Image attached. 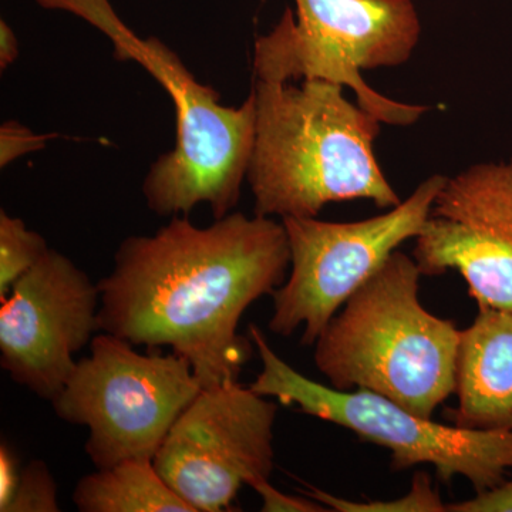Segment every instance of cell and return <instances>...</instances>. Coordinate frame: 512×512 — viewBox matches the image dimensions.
<instances>
[{
	"label": "cell",
	"instance_id": "obj_1",
	"mask_svg": "<svg viewBox=\"0 0 512 512\" xmlns=\"http://www.w3.org/2000/svg\"><path fill=\"white\" fill-rule=\"evenodd\" d=\"M289 266L282 221L232 211L200 228L175 215L156 234L121 242L97 284L99 332L171 348L202 389L239 382L255 346L239 335V320L284 284Z\"/></svg>",
	"mask_w": 512,
	"mask_h": 512
},
{
	"label": "cell",
	"instance_id": "obj_2",
	"mask_svg": "<svg viewBox=\"0 0 512 512\" xmlns=\"http://www.w3.org/2000/svg\"><path fill=\"white\" fill-rule=\"evenodd\" d=\"M256 80L255 140L247 181L261 217L315 218L330 202H402L375 154V114L329 80Z\"/></svg>",
	"mask_w": 512,
	"mask_h": 512
},
{
	"label": "cell",
	"instance_id": "obj_3",
	"mask_svg": "<svg viewBox=\"0 0 512 512\" xmlns=\"http://www.w3.org/2000/svg\"><path fill=\"white\" fill-rule=\"evenodd\" d=\"M100 30L120 62L140 64L168 93L175 110V146L151 164L143 181L148 210L160 217L210 207L214 220L231 214L247 180L255 140V99L224 106L220 93L202 84L180 56L156 36L140 37L117 15L110 0H35Z\"/></svg>",
	"mask_w": 512,
	"mask_h": 512
},
{
	"label": "cell",
	"instance_id": "obj_4",
	"mask_svg": "<svg viewBox=\"0 0 512 512\" xmlns=\"http://www.w3.org/2000/svg\"><path fill=\"white\" fill-rule=\"evenodd\" d=\"M421 276L396 251L333 316L313 345L329 386L369 390L430 419L454 394L461 330L424 308Z\"/></svg>",
	"mask_w": 512,
	"mask_h": 512
},
{
	"label": "cell",
	"instance_id": "obj_5",
	"mask_svg": "<svg viewBox=\"0 0 512 512\" xmlns=\"http://www.w3.org/2000/svg\"><path fill=\"white\" fill-rule=\"evenodd\" d=\"M254 46L256 80L322 79L350 87L357 103L390 126H412L429 107L400 103L367 86L362 70L409 62L420 42L413 0H295Z\"/></svg>",
	"mask_w": 512,
	"mask_h": 512
},
{
	"label": "cell",
	"instance_id": "obj_6",
	"mask_svg": "<svg viewBox=\"0 0 512 512\" xmlns=\"http://www.w3.org/2000/svg\"><path fill=\"white\" fill-rule=\"evenodd\" d=\"M262 370L249 384L255 393L353 431L390 451L396 473L421 464L441 483L464 477L476 493L504 483L512 473V433L444 426L369 390H338L313 382L276 355L264 332L249 326Z\"/></svg>",
	"mask_w": 512,
	"mask_h": 512
},
{
	"label": "cell",
	"instance_id": "obj_7",
	"mask_svg": "<svg viewBox=\"0 0 512 512\" xmlns=\"http://www.w3.org/2000/svg\"><path fill=\"white\" fill-rule=\"evenodd\" d=\"M201 390L183 356L143 355L127 340L101 332L52 404L60 419L89 429L86 454L96 468H107L153 461Z\"/></svg>",
	"mask_w": 512,
	"mask_h": 512
},
{
	"label": "cell",
	"instance_id": "obj_8",
	"mask_svg": "<svg viewBox=\"0 0 512 512\" xmlns=\"http://www.w3.org/2000/svg\"><path fill=\"white\" fill-rule=\"evenodd\" d=\"M446 180L443 174L430 175L397 207L367 220H281L291 252V275L272 293L271 332L289 338L303 329L302 345H315L350 296L403 242L420 234Z\"/></svg>",
	"mask_w": 512,
	"mask_h": 512
},
{
	"label": "cell",
	"instance_id": "obj_9",
	"mask_svg": "<svg viewBox=\"0 0 512 512\" xmlns=\"http://www.w3.org/2000/svg\"><path fill=\"white\" fill-rule=\"evenodd\" d=\"M278 404L239 382L202 389L154 457L165 483L195 512L231 510L239 490L274 470Z\"/></svg>",
	"mask_w": 512,
	"mask_h": 512
},
{
	"label": "cell",
	"instance_id": "obj_10",
	"mask_svg": "<svg viewBox=\"0 0 512 512\" xmlns=\"http://www.w3.org/2000/svg\"><path fill=\"white\" fill-rule=\"evenodd\" d=\"M100 291L66 255L49 249L0 301V365L52 402L99 332Z\"/></svg>",
	"mask_w": 512,
	"mask_h": 512
},
{
	"label": "cell",
	"instance_id": "obj_11",
	"mask_svg": "<svg viewBox=\"0 0 512 512\" xmlns=\"http://www.w3.org/2000/svg\"><path fill=\"white\" fill-rule=\"evenodd\" d=\"M414 239L421 275L457 271L477 306L511 311L512 158L447 177Z\"/></svg>",
	"mask_w": 512,
	"mask_h": 512
},
{
	"label": "cell",
	"instance_id": "obj_12",
	"mask_svg": "<svg viewBox=\"0 0 512 512\" xmlns=\"http://www.w3.org/2000/svg\"><path fill=\"white\" fill-rule=\"evenodd\" d=\"M454 394L444 412L453 426L512 433V309L478 306L461 330Z\"/></svg>",
	"mask_w": 512,
	"mask_h": 512
},
{
	"label": "cell",
	"instance_id": "obj_13",
	"mask_svg": "<svg viewBox=\"0 0 512 512\" xmlns=\"http://www.w3.org/2000/svg\"><path fill=\"white\" fill-rule=\"evenodd\" d=\"M82 512H195L163 477L151 460H126L77 483L72 497Z\"/></svg>",
	"mask_w": 512,
	"mask_h": 512
},
{
	"label": "cell",
	"instance_id": "obj_14",
	"mask_svg": "<svg viewBox=\"0 0 512 512\" xmlns=\"http://www.w3.org/2000/svg\"><path fill=\"white\" fill-rule=\"evenodd\" d=\"M49 249L45 238L25 221L0 211V301Z\"/></svg>",
	"mask_w": 512,
	"mask_h": 512
},
{
	"label": "cell",
	"instance_id": "obj_15",
	"mask_svg": "<svg viewBox=\"0 0 512 512\" xmlns=\"http://www.w3.org/2000/svg\"><path fill=\"white\" fill-rule=\"evenodd\" d=\"M299 493L308 495L318 503L325 505L329 511L339 512H447V504L441 500L439 491L431 485L429 474L424 471L414 474L412 488L404 497L389 501H356L345 500L319 490L311 484L299 488Z\"/></svg>",
	"mask_w": 512,
	"mask_h": 512
},
{
	"label": "cell",
	"instance_id": "obj_16",
	"mask_svg": "<svg viewBox=\"0 0 512 512\" xmlns=\"http://www.w3.org/2000/svg\"><path fill=\"white\" fill-rule=\"evenodd\" d=\"M55 478L43 461L35 460L22 468V477L8 512H57Z\"/></svg>",
	"mask_w": 512,
	"mask_h": 512
},
{
	"label": "cell",
	"instance_id": "obj_17",
	"mask_svg": "<svg viewBox=\"0 0 512 512\" xmlns=\"http://www.w3.org/2000/svg\"><path fill=\"white\" fill-rule=\"evenodd\" d=\"M57 134H39L18 121H6L0 127V168L8 167L13 161L46 148L47 143Z\"/></svg>",
	"mask_w": 512,
	"mask_h": 512
},
{
	"label": "cell",
	"instance_id": "obj_18",
	"mask_svg": "<svg viewBox=\"0 0 512 512\" xmlns=\"http://www.w3.org/2000/svg\"><path fill=\"white\" fill-rule=\"evenodd\" d=\"M252 490L262 498L264 512H326L328 507L308 495H288L276 490L269 478H261L251 485Z\"/></svg>",
	"mask_w": 512,
	"mask_h": 512
},
{
	"label": "cell",
	"instance_id": "obj_19",
	"mask_svg": "<svg viewBox=\"0 0 512 512\" xmlns=\"http://www.w3.org/2000/svg\"><path fill=\"white\" fill-rule=\"evenodd\" d=\"M447 512H512V480L476 493L460 503L447 504Z\"/></svg>",
	"mask_w": 512,
	"mask_h": 512
},
{
	"label": "cell",
	"instance_id": "obj_20",
	"mask_svg": "<svg viewBox=\"0 0 512 512\" xmlns=\"http://www.w3.org/2000/svg\"><path fill=\"white\" fill-rule=\"evenodd\" d=\"M22 468L18 454L8 443L0 444V512H8L18 491Z\"/></svg>",
	"mask_w": 512,
	"mask_h": 512
},
{
	"label": "cell",
	"instance_id": "obj_21",
	"mask_svg": "<svg viewBox=\"0 0 512 512\" xmlns=\"http://www.w3.org/2000/svg\"><path fill=\"white\" fill-rule=\"evenodd\" d=\"M19 39L8 22L0 20V69L5 72L9 66L18 60Z\"/></svg>",
	"mask_w": 512,
	"mask_h": 512
}]
</instances>
